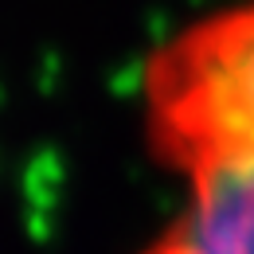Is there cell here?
<instances>
[{
	"label": "cell",
	"instance_id": "7a4b0ae2",
	"mask_svg": "<svg viewBox=\"0 0 254 254\" xmlns=\"http://www.w3.org/2000/svg\"><path fill=\"white\" fill-rule=\"evenodd\" d=\"M145 254H254V164L188 180V207Z\"/></svg>",
	"mask_w": 254,
	"mask_h": 254
},
{
	"label": "cell",
	"instance_id": "6da1fadb",
	"mask_svg": "<svg viewBox=\"0 0 254 254\" xmlns=\"http://www.w3.org/2000/svg\"><path fill=\"white\" fill-rule=\"evenodd\" d=\"M149 141L184 180L254 160V0L160 43L141 78Z\"/></svg>",
	"mask_w": 254,
	"mask_h": 254
}]
</instances>
